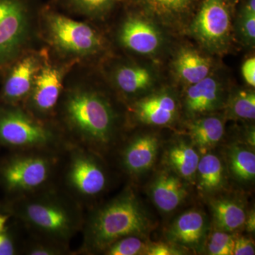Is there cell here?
<instances>
[{
    "label": "cell",
    "mask_w": 255,
    "mask_h": 255,
    "mask_svg": "<svg viewBox=\"0 0 255 255\" xmlns=\"http://www.w3.org/2000/svg\"><path fill=\"white\" fill-rule=\"evenodd\" d=\"M150 221L131 188L127 187L102 205L94 206L85 214L79 254L103 253L121 238L143 236Z\"/></svg>",
    "instance_id": "obj_4"
},
{
    "label": "cell",
    "mask_w": 255,
    "mask_h": 255,
    "mask_svg": "<svg viewBox=\"0 0 255 255\" xmlns=\"http://www.w3.org/2000/svg\"><path fill=\"white\" fill-rule=\"evenodd\" d=\"M182 252L177 248L165 243H159L147 247L146 255H182Z\"/></svg>",
    "instance_id": "obj_34"
},
{
    "label": "cell",
    "mask_w": 255,
    "mask_h": 255,
    "mask_svg": "<svg viewBox=\"0 0 255 255\" xmlns=\"http://www.w3.org/2000/svg\"><path fill=\"white\" fill-rule=\"evenodd\" d=\"M110 57L99 66L101 73L119 97H133L152 87L154 76L148 68Z\"/></svg>",
    "instance_id": "obj_13"
},
{
    "label": "cell",
    "mask_w": 255,
    "mask_h": 255,
    "mask_svg": "<svg viewBox=\"0 0 255 255\" xmlns=\"http://www.w3.org/2000/svg\"><path fill=\"white\" fill-rule=\"evenodd\" d=\"M9 213L0 214V255H20L21 241L13 228Z\"/></svg>",
    "instance_id": "obj_29"
},
{
    "label": "cell",
    "mask_w": 255,
    "mask_h": 255,
    "mask_svg": "<svg viewBox=\"0 0 255 255\" xmlns=\"http://www.w3.org/2000/svg\"><path fill=\"white\" fill-rule=\"evenodd\" d=\"M238 31L242 40L247 45L254 46L255 43V15L240 14Z\"/></svg>",
    "instance_id": "obj_32"
},
{
    "label": "cell",
    "mask_w": 255,
    "mask_h": 255,
    "mask_svg": "<svg viewBox=\"0 0 255 255\" xmlns=\"http://www.w3.org/2000/svg\"><path fill=\"white\" fill-rule=\"evenodd\" d=\"M242 75L245 81L252 87H255V58L251 57L243 63L241 68Z\"/></svg>",
    "instance_id": "obj_35"
},
{
    "label": "cell",
    "mask_w": 255,
    "mask_h": 255,
    "mask_svg": "<svg viewBox=\"0 0 255 255\" xmlns=\"http://www.w3.org/2000/svg\"><path fill=\"white\" fill-rule=\"evenodd\" d=\"M66 142L56 122L36 118L22 105L0 103V150L60 151Z\"/></svg>",
    "instance_id": "obj_8"
},
{
    "label": "cell",
    "mask_w": 255,
    "mask_h": 255,
    "mask_svg": "<svg viewBox=\"0 0 255 255\" xmlns=\"http://www.w3.org/2000/svg\"><path fill=\"white\" fill-rule=\"evenodd\" d=\"M191 36L211 53H223L231 39L232 23L225 0H204L189 27Z\"/></svg>",
    "instance_id": "obj_10"
},
{
    "label": "cell",
    "mask_w": 255,
    "mask_h": 255,
    "mask_svg": "<svg viewBox=\"0 0 255 255\" xmlns=\"http://www.w3.org/2000/svg\"><path fill=\"white\" fill-rule=\"evenodd\" d=\"M124 145L119 153V164L126 173L137 175L152 167L158 152L157 137L152 135H138Z\"/></svg>",
    "instance_id": "obj_15"
},
{
    "label": "cell",
    "mask_w": 255,
    "mask_h": 255,
    "mask_svg": "<svg viewBox=\"0 0 255 255\" xmlns=\"http://www.w3.org/2000/svg\"><path fill=\"white\" fill-rule=\"evenodd\" d=\"M215 222L226 232L236 231L245 224L246 212L241 204L232 199H218L211 202Z\"/></svg>",
    "instance_id": "obj_23"
},
{
    "label": "cell",
    "mask_w": 255,
    "mask_h": 255,
    "mask_svg": "<svg viewBox=\"0 0 255 255\" xmlns=\"http://www.w3.org/2000/svg\"><path fill=\"white\" fill-rule=\"evenodd\" d=\"M71 253L70 246L29 235L21 241L20 249V255H66Z\"/></svg>",
    "instance_id": "obj_27"
},
{
    "label": "cell",
    "mask_w": 255,
    "mask_h": 255,
    "mask_svg": "<svg viewBox=\"0 0 255 255\" xmlns=\"http://www.w3.org/2000/svg\"><path fill=\"white\" fill-rule=\"evenodd\" d=\"M114 41L122 49L139 55L157 53L162 43V35L150 20L129 12L114 31Z\"/></svg>",
    "instance_id": "obj_12"
},
{
    "label": "cell",
    "mask_w": 255,
    "mask_h": 255,
    "mask_svg": "<svg viewBox=\"0 0 255 255\" xmlns=\"http://www.w3.org/2000/svg\"><path fill=\"white\" fill-rule=\"evenodd\" d=\"M129 112L140 123L165 126L177 117L178 105L172 94L160 92L134 102L129 107Z\"/></svg>",
    "instance_id": "obj_14"
},
{
    "label": "cell",
    "mask_w": 255,
    "mask_h": 255,
    "mask_svg": "<svg viewBox=\"0 0 255 255\" xmlns=\"http://www.w3.org/2000/svg\"><path fill=\"white\" fill-rule=\"evenodd\" d=\"M46 51L44 45L33 48L10 65L0 81V103L23 106L43 64Z\"/></svg>",
    "instance_id": "obj_11"
},
{
    "label": "cell",
    "mask_w": 255,
    "mask_h": 255,
    "mask_svg": "<svg viewBox=\"0 0 255 255\" xmlns=\"http://www.w3.org/2000/svg\"><path fill=\"white\" fill-rule=\"evenodd\" d=\"M241 14L255 15V0H247L242 8Z\"/></svg>",
    "instance_id": "obj_37"
},
{
    "label": "cell",
    "mask_w": 255,
    "mask_h": 255,
    "mask_svg": "<svg viewBox=\"0 0 255 255\" xmlns=\"http://www.w3.org/2000/svg\"><path fill=\"white\" fill-rule=\"evenodd\" d=\"M173 67L179 80L189 86L209 77L213 63L209 57L194 48H182L176 55Z\"/></svg>",
    "instance_id": "obj_20"
},
{
    "label": "cell",
    "mask_w": 255,
    "mask_h": 255,
    "mask_svg": "<svg viewBox=\"0 0 255 255\" xmlns=\"http://www.w3.org/2000/svg\"><path fill=\"white\" fill-rule=\"evenodd\" d=\"M223 104L222 85L211 75L197 83L189 85L186 92L184 107L190 117L211 113L221 108Z\"/></svg>",
    "instance_id": "obj_16"
},
{
    "label": "cell",
    "mask_w": 255,
    "mask_h": 255,
    "mask_svg": "<svg viewBox=\"0 0 255 255\" xmlns=\"http://www.w3.org/2000/svg\"><path fill=\"white\" fill-rule=\"evenodd\" d=\"M99 67L76 65L65 79L55 113L67 141L103 156L117 145L122 114L100 83Z\"/></svg>",
    "instance_id": "obj_1"
},
{
    "label": "cell",
    "mask_w": 255,
    "mask_h": 255,
    "mask_svg": "<svg viewBox=\"0 0 255 255\" xmlns=\"http://www.w3.org/2000/svg\"><path fill=\"white\" fill-rule=\"evenodd\" d=\"M247 231L250 233H254L255 231V211H251L247 215L246 221H245Z\"/></svg>",
    "instance_id": "obj_36"
},
{
    "label": "cell",
    "mask_w": 255,
    "mask_h": 255,
    "mask_svg": "<svg viewBox=\"0 0 255 255\" xmlns=\"http://www.w3.org/2000/svg\"><path fill=\"white\" fill-rule=\"evenodd\" d=\"M196 174L199 187L206 193L218 190L224 182L222 163L214 154H206L199 159Z\"/></svg>",
    "instance_id": "obj_24"
},
{
    "label": "cell",
    "mask_w": 255,
    "mask_h": 255,
    "mask_svg": "<svg viewBox=\"0 0 255 255\" xmlns=\"http://www.w3.org/2000/svg\"><path fill=\"white\" fill-rule=\"evenodd\" d=\"M254 242L249 238L245 237L235 239L233 255H254L255 254Z\"/></svg>",
    "instance_id": "obj_33"
},
{
    "label": "cell",
    "mask_w": 255,
    "mask_h": 255,
    "mask_svg": "<svg viewBox=\"0 0 255 255\" xmlns=\"http://www.w3.org/2000/svg\"><path fill=\"white\" fill-rule=\"evenodd\" d=\"M75 65L57 58L47 48L44 60L23 107L36 118L55 122L65 79Z\"/></svg>",
    "instance_id": "obj_9"
},
{
    "label": "cell",
    "mask_w": 255,
    "mask_h": 255,
    "mask_svg": "<svg viewBox=\"0 0 255 255\" xmlns=\"http://www.w3.org/2000/svg\"><path fill=\"white\" fill-rule=\"evenodd\" d=\"M147 245L141 236H130L118 240L107 250L103 254L107 255H137L146 254Z\"/></svg>",
    "instance_id": "obj_30"
},
{
    "label": "cell",
    "mask_w": 255,
    "mask_h": 255,
    "mask_svg": "<svg viewBox=\"0 0 255 255\" xmlns=\"http://www.w3.org/2000/svg\"><path fill=\"white\" fill-rule=\"evenodd\" d=\"M42 0H0V81L15 60L43 46L38 32Z\"/></svg>",
    "instance_id": "obj_7"
},
{
    "label": "cell",
    "mask_w": 255,
    "mask_h": 255,
    "mask_svg": "<svg viewBox=\"0 0 255 255\" xmlns=\"http://www.w3.org/2000/svg\"><path fill=\"white\" fill-rule=\"evenodd\" d=\"M206 231L205 216L197 210H190L174 221L169 228L167 237L180 246L197 248L204 243Z\"/></svg>",
    "instance_id": "obj_18"
},
{
    "label": "cell",
    "mask_w": 255,
    "mask_h": 255,
    "mask_svg": "<svg viewBox=\"0 0 255 255\" xmlns=\"http://www.w3.org/2000/svg\"><path fill=\"white\" fill-rule=\"evenodd\" d=\"M124 0H49L47 4L72 17L101 28Z\"/></svg>",
    "instance_id": "obj_17"
},
{
    "label": "cell",
    "mask_w": 255,
    "mask_h": 255,
    "mask_svg": "<svg viewBox=\"0 0 255 255\" xmlns=\"http://www.w3.org/2000/svg\"><path fill=\"white\" fill-rule=\"evenodd\" d=\"M188 130L194 145L205 153L221 141L224 135L225 126L222 119L211 116L193 121Z\"/></svg>",
    "instance_id": "obj_21"
},
{
    "label": "cell",
    "mask_w": 255,
    "mask_h": 255,
    "mask_svg": "<svg viewBox=\"0 0 255 255\" xmlns=\"http://www.w3.org/2000/svg\"><path fill=\"white\" fill-rule=\"evenodd\" d=\"M7 209H6V204L3 199H0V214H4V213H7Z\"/></svg>",
    "instance_id": "obj_39"
},
{
    "label": "cell",
    "mask_w": 255,
    "mask_h": 255,
    "mask_svg": "<svg viewBox=\"0 0 255 255\" xmlns=\"http://www.w3.org/2000/svg\"><path fill=\"white\" fill-rule=\"evenodd\" d=\"M177 174L162 172L151 186V197L157 209L168 214L182 204L187 189Z\"/></svg>",
    "instance_id": "obj_19"
},
{
    "label": "cell",
    "mask_w": 255,
    "mask_h": 255,
    "mask_svg": "<svg viewBox=\"0 0 255 255\" xmlns=\"http://www.w3.org/2000/svg\"><path fill=\"white\" fill-rule=\"evenodd\" d=\"M133 1V0H132ZM167 21L178 20L192 9L197 0H135Z\"/></svg>",
    "instance_id": "obj_25"
},
{
    "label": "cell",
    "mask_w": 255,
    "mask_h": 255,
    "mask_svg": "<svg viewBox=\"0 0 255 255\" xmlns=\"http://www.w3.org/2000/svg\"><path fill=\"white\" fill-rule=\"evenodd\" d=\"M230 115L234 118L254 120L255 93L251 90H239L231 95L228 101Z\"/></svg>",
    "instance_id": "obj_28"
},
{
    "label": "cell",
    "mask_w": 255,
    "mask_h": 255,
    "mask_svg": "<svg viewBox=\"0 0 255 255\" xmlns=\"http://www.w3.org/2000/svg\"><path fill=\"white\" fill-rule=\"evenodd\" d=\"M166 157L169 165L179 177L189 181L195 177L200 158L192 145L178 142L169 147Z\"/></svg>",
    "instance_id": "obj_22"
},
{
    "label": "cell",
    "mask_w": 255,
    "mask_h": 255,
    "mask_svg": "<svg viewBox=\"0 0 255 255\" xmlns=\"http://www.w3.org/2000/svg\"><path fill=\"white\" fill-rule=\"evenodd\" d=\"M103 162L100 154L67 141L60 156L57 184L85 210L91 209L108 187Z\"/></svg>",
    "instance_id": "obj_6"
},
{
    "label": "cell",
    "mask_w": 255,
    "mask_h": 255,
    "mask_svg": "<svg viewBox=\"0 0 255 255\" xmlns=\"http://www.w3.org/2000/svg\"><path fill=\"white\" fill-rule=\"evenodd\" d=\"M249 135H248V140H249L250 143L251 144V145L255 146V130L254 129L253 130H250Z\"/></svg>",
    "instance_id": "obj_38"
},
{
    "label": "cell",
    "mask_w": 255,
    "mask_h": 255,
    "mask_svg": "<svg viewBox=\"0 0 255 255\" xmlns=\"http://www.w3.org/2000/svg\"><path fill=\"white\" fill-rule=\"evenodd\" d=\"M40 39L51 54L75 65L99 67L112 55L102 28L63 14L44 3L38 23Z\"/></svg>",
    "instance_id": "obj_3"
},
{
    "label": "cell",
    "mask_w": 255,
    "mask_h": 255,
    "mask_svg": "<svg viewBox=\"0 0 255 255\" xmlns=\"http://www.w3.org/2000/svg\"><path fill=\"white\" fill-rule=\"evenodd\" d=\"M4 201L8 213L29 236L70 246L81 233L85 210L58 184Z\"/></svg>",
    "instance_id": "obj_2"
},
{
    "label": "cell",
    "mask_w": 255,
    "mask_h": 255,
    "mask_svg": "<svg viewBox=\"0 0 255 255\" xmlns=\"http://www.w3.org/2000/svg\"><path fill=\"white\" fill-rule=\"evenodd\" d=\"M228 162L234 177L241 182L254 180L255 177V152L244 146L235 145L228 153Z\"/></svg>",
    "instance_id": "obj_26"
},
{
    "label": "cell",
    "mask_w": 255,
    "mask_h": 255,
    "mask_svg": "<svg viewBox=\"0 0 255 255\" xmlns=\"http://www.w3.org/2000/svg\"><path fill=\"white\" fill-rule=\"evenodd\" d=\"M62 150L11 151L0 156L3 200H11L57 184Z\"/></svg>",
    "instance_id": "obj_5"
},
{
    "label": "cell",
    "mask_w": 255,
    "mask_h": 255,
    "mask_svg": "<svg viewBox=\"0 0 255 255\" xmlns=\"http://www.w3.org/2000/svg\"><path fill=\"white\" fill-rule=\"evenodd\" d=\"M235 238L226 231H217L211 234L208 243V252L211 255H232Z\"/></svg>",
    "instance_id": "obj_31"
}]
</instances>
